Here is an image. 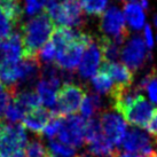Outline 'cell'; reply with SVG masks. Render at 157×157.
<instances>
[{
  "label": "cell",
  "mask_w": 157,
  "mask_h": 157,
  "mask_svg": "<svg viewBox=\"0 0 157 157\" xmlns=\"http://www.w3.org/2000/svg\"><path fill=\"white\" fill-rule=\"evenodd\" d=\"M55 24L48 14L40 13L22 26L23 56H38L44 45L51 40Z\"/></svg>",
  "instance_id": "1"
},
{
  "label": "cell",
  "mask_w": 157,
  "mask_h": 157,
  "mask_svg": "<svg viewBox=\"0 0 157 157\" xmlns=\"http://www.w3.org/2000/svg\"><path fill=\"white\" fill-rule=\"evenodd\" d=\"M46 13L54 24L63 28H79L84 23L79 0H47Z\"/></svg>",
  "instance_id": "2"
},
{
  "label": "cell",
  "mask_w": 157,
  "mask_h": 157,
  "mask_svg": "<svg viewBox=\"0 0 157 157\" xmlns=\"http://www.w3.org/2000/svg\"><path fill=\"white\" fill-rule=\"evenodd\" d=\"M93 36L80 32L77 38L57 49L54 64L66 72H71L76 70Z\"/></svg>",
  "instance_id": "3"
},
{
  "label": "cell",
  "mask_w": 157,
  "mask_h": 157,
  "mask_svg": "<svg viewBox=\"0 0 157 157\" xmlns=\"http://www.w3.org/2000/svg\"><path fill=\"white\" fill-rule=\"evenodd\" d=\"M86 96L82 85L66 83L57 93L56 103L51 111L54 117H67L80 109L84 98Z\"/></svg>",
  "instance_id": "4"
},
{
  "label": "cell",
  "mask_w": 157,
  "mask_h": 157,
  "mask_svg": "<svg viewBox=\"0 0 157 157\" xmlns=\"http://www.w3.org/2000/svg\"><path fill=\"white\" fill-rule=\"evenodd\" d=\"M100 30L102 37L109 38L122 46L128 38V29L125 25L124 14L117 6H111L101 15Z\"/></svg>",
  "instance_id": "5"
},
{
  "label": "cell",
  "mask_w": 157,
  "mask_h": 157,
  "mask_svg": "<svg viewBox=\"0 0 157 157\" xmlns=\"http://www.w3.org/2000/svg\"><path fill=\"white\" fill-rule=\"evenodd\" d=\"M28 135L21 124H6L0 132V157H14L24 153Z\"/></svg>",
  "instance_id": "6"
},
{
  "label": "cell",
  "mask_w": 157,
  "mask_h": 157,
  "mask_svg": "<svg viewBox=\"0 0 157 157\" xmlns=\"http://www.w3.org/2000/svg\"><path fill=\"white\" fill-rule=\"evenodd\" d=\"M86 119L84 117L72 115L61 117V126L57 134V140L71 147H82L85 141Z\"/></svg>",
  "instance_id": "7"
},
{
  "label": "cell",
  "mask_w": 157,
  "mask_h": 157,
  "mask_svg": "<svg viewBox=\"0 0 157 157\" xmlns=\"http://www.w3.org/2000/svg\"><path fill=\"white\" fill-rule=\"evenodd\" d=\"M148 56L150 57V54L147 53L144 40L138 35L132 36L121 51V59L124 62L123 64L126 66L132 72L141 69Z\"/></svg>",
  "instance_id": "8"
},
{
  "label": "cell",
  "mask_w": 157,
  "mask_h": 157,
  "mask_svg": "<svg viewBox=\"0 0 157 157\" xmlns=\"http://www.w3.org/2000/svg\"><path fill=\"white\" fill-rule=\"evenodd\" d=\"M155 108L144 95H139L135 98L130 105H127L122 113H119L125 122L130 123L134 127L144 128L149 119L153 116Z\"/></svg>",
  "instance_id": "9"
},
{
  "label": "cell",
  "mask_w": 157,
  "mask_h": 157,
  "mask_svg": "<svg viewBox=\"0 0 157 157\" xmlns=\"http://www.w3.org/2000/svg\"><path fill=\"white\" fill-rule=\"evenodd\" d=\"M99 121H100L101 128H102L105 139L108 140L113 147L121 146L127 132V125L125 119L118 113L102 111Z\"/></svg>",
  "instance_id": "10"
},
{
  "label": "cell",
  "mask_w": 157,
  "mask_h": 157,
  "mask_svg": "<svg viewBox=\"0 0 157 157\" xmlns=\"http://www.w3.org/2000/svg\"><path fill=\"white\" fill-rule=\"evenodd\" d=\"M121 146L125 151H127V154L131 155L134 154L147 157L156 156V151L148 134L138 127H132L126 132Z\"/></svg>",
  "instance_id": "11"
},
{
  "label": "cell",
  "mask_w": 157,
  "mask_h": 157,
  "mask_svg": "<svg viewBox=\"0 0 157 157\" xmlns=\"http://www.w3.org/2000/svg\"><path fill=\"white\" fill-rule=\"evenodd\" d=\"M102 62H103V55L101 47L98 38L93 37L82 56L78 66V74L84 79L92 78L98 72Z\"/></svg>",
  "instance_id": "12"
},
{
  "label": "cell",
  "mask_w": 157,
  "mask_h": 157,
  "mask_svg": "<svg viewBox=\"0 0 157 157\" xmlns=\"http://www.w3.org/2000/svg\"><path fill=\"white\" fill-rule=\"evenodd\" d=\"M23 57L22 35L14 31L0 41V63H18Z\"/></svg>",
  "instance_id": "13"
},
{
  "label": "cell",
  "mask_w": 157,
  "mask_h": 157,
  "mask_svg": "<svg viewBox=\"0 0 157 157\" xmlns=\"http://www.w3.org/2000/svg\"><path fill=\"white\" fill-rule=\"evenodd\" d=\"M100 70L109 75L116 88H130L134 80L133 72L123 63L103 61Z\"/></svg>",
  "instance_id": "14"
},
{
  "label": "cell",
  "mask_w": 157,
  "mask_h": 157,
  "mask_svg": "<svg viewBox=\"0 0 157 157\" xmlns=\"http://www.w3.org/2000/svg\"><path fill=\"white\" fill-rule=\"evenodd\" d=\"M53 117L54 116H53L51 109L39 107V108L31 110L26 113L23 118V124L30 131L40 134V133H43L44 128Z\"/></svg>",
  "instance_id": "15"
},
{
  "label": "cell",
  "mask_w": 157,
  "mask_h": 157,
  "mask_svg": "<svg viewBox=\"0 0 157 157\" xmlns=\"http://www.w3.org/2000/svg\"><path fill=\"white\" fill-rule=\"evenodd\" d=\"M124 17L128 26L133 30H140L144 26L146 15L139 4H124Z\"/></svg>",
  "instance_id": "16"
},
{
  "label": "cell",
  "mask_w": 157,
  "mask_h": 157,
  "mask_svg": "<svg viewBox=\"0 0 157 157\" xmlns=\"http://www.w3.org/2000/svg\"><path fill=\"white\" fill-rule=\"evenodd\" d=\"M15 102H17L18 105L25 110L26 113L33 109L39 108L41 105L39 96L36 91L32 90H23V91H17L13 99Z\"/></svg>",
  "instance_id": "17"
},
{
  "label": "cell",
  "mask_w": 157,
  "mask_h": 157,
  "mask_svg": "<svg viewBox=\"0 0 157 157\" xmlns=\"http://www.w3.org/2000/svg\"><path fill=\"white\" fill-rule=\"evenodd\" d=\"M80 113L85 119H91L98 113L102 110V100L101 96L98 94H90L84 98L82 105H80Z\"/></svg>",
  "instance_id": "18"
},
{
  "label": "cell",
  "mask_w": 157,
  "mask_h": 157,
  "mask_svg": "<svg viewBox=\"0 0 157 157\" xmlns=\"http://www.w3.org/2000/svg\"><path fill=\"white\" fill-rule=\"evenodd\" d=\"M92 86L93 90L100 94H111L115 90V84L113 79L107 72L99 70L93 77H92Z\"/></svg>",
  "instance_id": "19"
},
{
  "label": "cell",
  "mask_w": 157,
  "mask_h": 157,
  "mask_svg": "<svg viewBox=\"0 0 157 157\" xmlns=\"http://www.w3.org/2000/svg\"><path fill=\"white\" fill-rule=\"evenodd\" d=\"M20 24L18 21L0 6V41L6 39L14 32V29Z\"/></svg>",
  "instance_id": "20"
},
{
  "label": "cell",
  "mask_w": 157,
  "mask_h": 157,
  "mask_svg": "<svg viewBox=\"0 0 157 157\" xmlns=\"http://www.w3.org/2000/svg\"><path fill=\"white\" fill-rule=\"evenodd\" d=\"M51 155L47 147L38 138L31 139L25 146L24 156L25 157H48Z\"/></svg>",
  "instance_id": "21"
},
{
  "label": "cell",
  "mask_w": 157,
  "mask_h": 157,
  "mask_svg": "<svg viewBox=\"0 0 157 157\" xmlns=\"http://www.w3.org/2000/svg\"><path fill=\"white\" fill-rule=\"evenodd\" d=\"M83 10L90 15H102L105 13L108 0H79Z\"/></svg>",
  "instance_id": "22"
},
{
  "label": "cell",
  "mask_w": 157,
  "mask_h": 157,
  "mask_svg": "<svg viewBox=\"0 0 157 157\" xmlns=\"http://www.w3.org/2000/svg\"><path fill=\"white\" fill-rule=\"evenodd\" d=\"M48 148L53 151V155L57 157H72L75 155V148L69 144L61 142L60 140H49Z\"/></svg>",
  "instance_id": "23"
},
{
  "label": "cell",
  "mask_w": 157,
  "mask_h": 157,
  "mask_svg": "<svg viewBox=\"0 0 157 157\" xmlns=\"http://www.w3.org/2000/svg\"><path fill=\"white\" fill-rule=\"evenodd\" d=\"M16 92L17 91L7 88L2 84H0V119L5 117V113L8 108V105L12 103Z\"/></svg>",
  "instance_id": "24"
},
{
  "label": "cell",
  "mask_w": 157,
  "mask_h": 157,
  "mask_svg": "<svg viewBox=\"0 0 157 157\" xmlns=\"http://www.w3.org/2000/svg\"><path fill=\"white\" fill-rule=\"evenodd\" d=\"M26 115V111L23 109L21 105H18L17 102L12 101V103L8 105V108L5 113V118L13 124H17L18 121H21L24 118V116Z\"/></svg>",
  "instance_id": "25"
},
{
  "label": "cell",
  "mask_w": 157,
  "mask_h": 157,
  "mask_svg": "<svg viewBox=\"0 0 157 157\" xmlns=\"http://www.w3.org/2000/svg\"><path fill=\"white\" fill-rule=\"evenodd\" d=\"M55 56H56V49L53 43L49 40L48 43L44 45V47L40 49L38 53V57H39L40 62H44L45 64H52L55 61Z\"/></svg>",
  "instance_id": "26"
},
{
  "label": "cell",
  "mask_w": 157,
  "mask_h": 157,
  "mask_svg": "<svg viewBox=\"0 0 157 157\" xmlns=\"http://www.w3.org/2000/svg\"><path fill=\"white\" fill-rule=\"evenodd\" d=\"M60 126H61V117H53L49 123H48L46 127L43 131V134H45L48 139L53 140L55 136H57L59 131H60Z\"/></svg>",
  "instance_id": "27"
},
{
  "label": "cell",
  "mask_w": 157,
  "mask_h": 157,
  "mask_svg": "<svg viewBox=\"0 0 157 157\" xmlns=\"http://www.w3.org/2000/svg\"><path fill=\"white\" fill-rule=\"evenodd\" d=\"M47 0H25V12L28 15H36L46 6Z\"/></svg>",
  "instance_id": "28"
},
{
  "label": "cell",
  "mask_w": 157,
  "mask_h": 157,
  "mask_svg": "<svg viewBox=\"0 0 157 157\" xmlns=\"http://www.w3.org/2000/svg\"><path fill=\"white\" fill-rule=\"evenodd\" d=\"M146 91L148 92L150 101H151L153 103H155V105H157V74L156 72L154 74V76L151 77L149 84L147 85Z\"/></svg>",
  "instance_id": "29"
},
{
  "label": "cell",
  "mask_w": 157,
  "mask_h": 157,
  "mask_svg": "<svg viewBox=\"0 0 157 157\" xmlns=\"http://www.w3.org/2000/svg\"><path fill=\"white\" fill-rule=\"evenodd\" d=\"M144 128L153 135L154 138H157V108H155L153 116L149 119V122L147 123V125H146Z\"/></svg>",
  "instance_id": "30"
},
{
  "label": "cell",
  "mask_w": 157,
  "mask_h": 157,
  "mask_svg": "<svg viewBox=\"0 0 157 157\" xmlns=\"http://www.w3.org/2000/svg\"><path fill=\"white\" fill-rule=\"evenodd\" d=\"M144 44L146 46L150 49L153 48L154 46V37H153V31H151V28L147 24L144 25Z\"/></svg>",
  "instance_id": "31"
},
{
  "label": "cell",
  "mask_w": 157,
  "mask_h": 157,
  "mask_svg": "<svg viewBox=\"0 0 157 157\" xmlns=\"http://www.w3.org/2000/svg\"><path fill=\"white\" fill-rule=\"evenodd\" d=\"M140 2V6L142 7V9H147L149 6V1L148 0H139Z\"/></svg>",
  "instance_id": "32"
},
{
  "label": "cell",
  "mask_w": 157,
  "mask_h": 157,
  "mask_svg": "<svg viewBox=\"0 0 157 157\" xmlns=\"http://www.w3.org/2000/svg\"><path fill=\"white\" fill-rule=\"evenodd\" d=\"M116 157H133V155L127 154V153H117Z\"/></svg>",
  "instance_id": "33"
},
{
  "label": "cell",
  "mask_w": 157,
  "mask_h": 157,
  "mask_svg": "<svg viewBox=\"0 0 157 157\" xmlns=\"http://www.w3.org/2000/svg\"><path fill=\"white\" fill-rule=\"evenodd\" d=\"M154 24H155V26L157 28V14L154 16Z\"/></svg>",
  "instance_id": "34"
},
{
  "label": "cell",
  "mask_w": 157,
  "mask_h": 157,
  "mask_svg": "<svg viewBox=\"0 0 157 157\" xmlns=\"http://www.w3.org/2000/svg\"><path fill=\"white\" fill-rule=\"evenodd\" d=\"M14 157H25V156H24V153H22V154H18V155H16V156H14Z\"/></svg>",
  "instance_id": "35"
},
{
  "label": "cell",
  "mask_w": 157,
  "mask_h": 157,
  "mask_svg": "<svg viewBox=\"0 0 157 157\" xmlns=\"http://www.w3.org/2000/svg\"><path fill=\"white\" fill-rule=\"evenodd\" d=\"M133 157H147V156H141V155H133Z\"/></svg>",
  "instance_id": "36"
},
{
  "label": "cell",
  "mask_w": 157,
  "mask_h": 157,
  "mask_svg": "<svg viewBox=\"0 0 157 157\" xmlns=\"http://www.w3.org/2000/svg\"><path fill=\"white\" fill-rule=\"evenodd\" d=\"M155 144L157 146V138H155Z\"/></svg>",
  "instance_id": "37"
},
{
  "label": "cell",
  "mask_w": 157,
  "mask_h": 157,
  "mask_svg": "<svg viewBox=\"0 0 157 157\" xmlns=\"http://www.w3.org/2000/svg\"><path fill=\"white\" fill-rule=\"evenodd\" d=\"M48 157H57V156H55V155H49Z\"/></svg>",
  "instance_id": "38"
},
{
  "label": "cell",
  "mask_w": 157,
  "mask_h": 157,
  "mask_svg": "<svg viewBox=\"0 0 157 157\" xmlns=\"http://www.w3.org/2000/svg\"><path fill=\"white\" fill-rule=\"evenodd\" d=\"M155 157H157V154H156V156H155Z\"/></svg>",
  "instance_id": "39"
},
{
  "label": "cell",
  "mask_w": 157,
  "mask_h": 157,
  "mask_svg": "<svg viewBox=\"0 0 157 157\" xmlns=\"http://www.w3.org/2000/svg\"><path fill=\"white\" fill-rule=\"evenodd\" d=\"M0 1H1V0H0Z\"/></svg>",
  "instance_id": "40"
},
{
  "label": "cell",
  "mask_w": 157,
  "mask_h": 157,
  "mask_svg": "<svg viewBox=\"0 0 157 157\" xmlns=\"http://www.w3.org/2000/svg\"><path fill=\"white\" fill-rule=\"evenodd\" d=\"M0 84H1V83H0Z\"/></svg>",
  "instance_id": "41"
}]
</instances>
